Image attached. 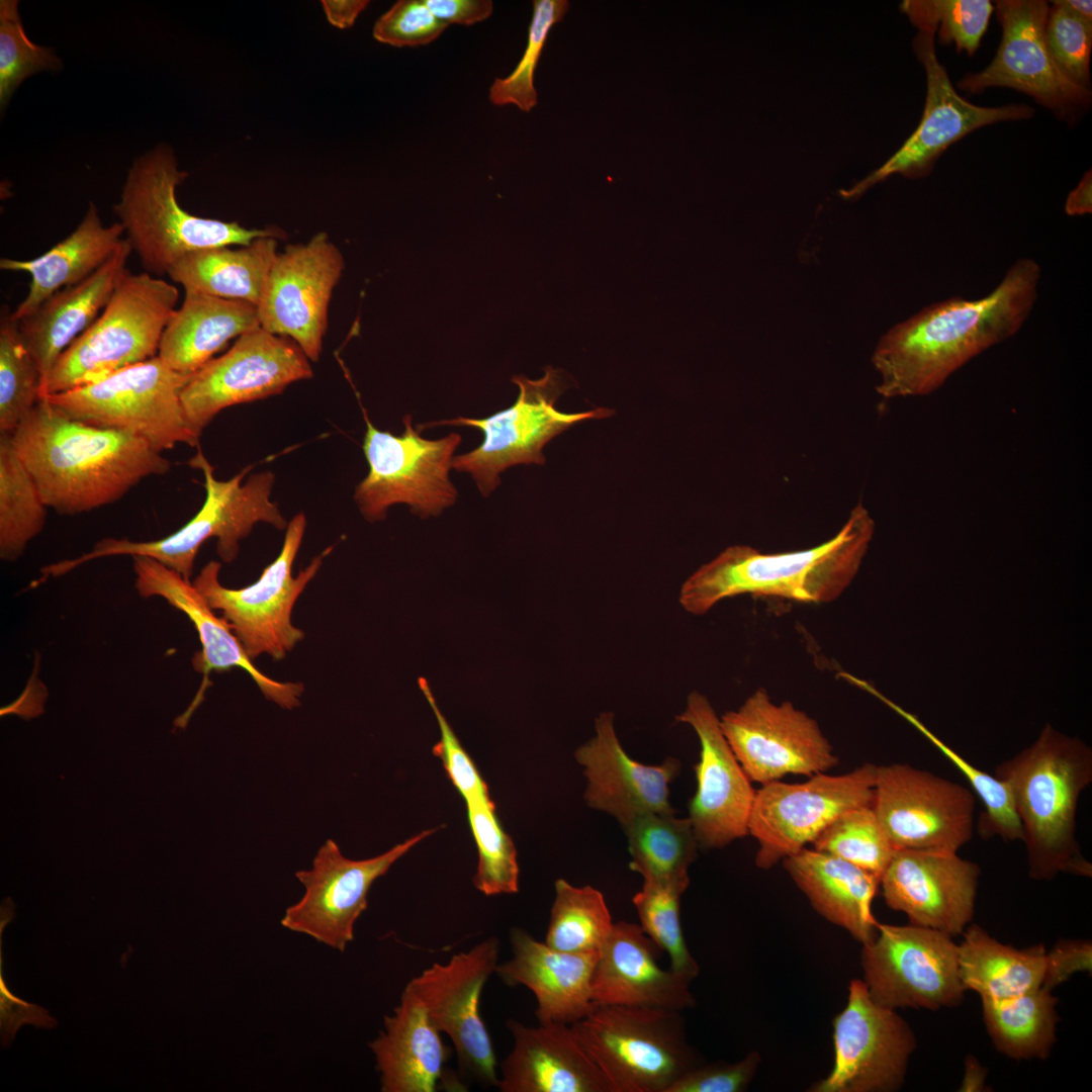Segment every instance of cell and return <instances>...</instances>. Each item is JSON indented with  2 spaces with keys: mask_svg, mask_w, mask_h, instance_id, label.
<instances>
[{
  "mask_svg": "<svg viewBox=\"0 0 1092 1092\" xmlns=\"http://www.w3.org/2000/svg\"><path fill=\"white\" fill-rule=\"evenodd\" d=\"M1039 265L1019 258L992 292L925 306L891 328L872 356L885 398L927 395L965 364L1014 336L1037 299Z\"/></svg>",
  "mask_w": 1092,
  "mask_h": 1092,
  "instance_id": "1",
  "label": "cell"
},
{
  "mask_svg": "<svg viewBox=\"0 0 1092 1092\" xmlns=\"http://www.w3.org/2000/svg\"><path fill=\"white\" fill-rule=\"evenodd\" d=\"M48 508L74 516L111 505L171 463L125 432L71 419L46 398L11 435Z\"/></svg>",
  "mask_w": 1092,
  "mask_h": 1092,
  "instance_id": "2",
  "label": "cell"
},
{
  "mask_svg": "<svg viewBox=\"0 0 1092 1092\" xmlns=\"http://www.w3.org/2000/svg\"><path fill=\"white\" fill-rule=\"evenodd\" d=\"M874 532L873 518L857 503L840 530L815 547L782 553H763L749 545L727 547L687 578L679 604L700 616L724 599L745 594L801 603L833 602L858 572Z\"/></svg>",
  "mask_w": 1092,
  "mask_h": 1092,
  "instance_id": "3",
  "label": "cell"
},
{
  "mask_svg": "<svg viewBox=\"0 0 1092 1092\" xmlns=\"http://www.w3.org/2000/svg\"><path fill=\"white\" fill-rule=\"evenodd\" d=\"M1022 828L1028 874L1052 880L1061 873L1091 878L1092 864L1076 838V814L1092 782V749L1046 724L1036 741L997 765Z\"/></svg>",
  "mask_w": 1092,
  "mask_h": 1092,
  "instance_id": "4",
  "label": "cell"
},
{
  "mask_svg": "<svg viewBox=\"0 0 1092 1092\" xmlns=\"http://www.w3.org/2000/svg\"><path fill=\"white\" fill-rule=\"evenodd\" d=\"M188 176L177 168L173 151L159 146L136 159L120 200L113 206L145 272L162 276L186 255L224 246H248L262 237L281 238L278 229H246L236 221L205 218L186 211L176 189Z\"/></svg>",
  "mask_w": 1092,
  "mask_h": 1092,
  "instance_id": "5",
  "label": "cell"
},
{
  "mask_svg": "<svg viewBox=\"0 0 1092 1092\" xmlns=\"http://www.w3.org/2000/svg\"><path fill=\"white\" fill-rule=\"evenodd\" d=\"M189 465L202 471L206 495L201 509L179 530L152 541L101 539L81 556L48 565V575L61 576L99 558L129 555L153 558L190 580L196 555L208 539H217L219 557L231 562L239 553L240 540L250 534L256 523L265 522L279 530L287 527L277 504L270 499L272 472L254 474L242 483L251 469L246 467L233 478L221 481L214 477V468L201 450L189 460Z\"/></svg>",
  "mask_w": 1092,
  "mask_h": 1092,
  "instance_id": "6",
  "label": "cell"
},
{
  "mask_svg": "<svg viewBox=\"0 0 1092 1092\" xmlns=\"http://www.w3.org/2000/svg\"><path fill=\"white\" fill-rule=\"evenodd\" d=\"M178 299L172 283L126 269L99 316L55 363L41 386V398L156 357Z\"/></svg>",
  "mask_w": 1092,
  "mask_h": 1092,
  "instance_id": "7",
  "label": "cell"
},
{
  "mask_svg": "<svg viewBox=\"0 0 1092 1092\" xmlns=\"http://www.w3.org/2000/svg\"><path fill=\"white\" fill-rule=\"evenodd\" d=\"M571 1025L611 1092H668L701 1064L680 1011L595 1005Z\"/></svg>",
  "mask_w": 1092,
  "mask_h": 1092,
  "instance_id": "8",
  "label": "cell"
},
{
  "mask_svg": "<svg viewBox=\"0 0 1092 1092\" xmlns=\"http://www.w3.org/2000/svg\"><path fill=\"white\" fill-rule=\"evenodd\" d=\"M190 376L172 370L156 356L94 383L42 398L71 419L128 433L163 452L180 443H199L181 402Z\"/></svg>",
  "mask_w": 1092,
  "mask_h": 1092,
  "instance_id": "9",
  "label": "cell"
},
{
  "mask_svg": "<svg viewBox=\"0 0 1092 1092\" xmlns=\"http://www.w3.org/2000/svg\"><path fill=\"white\" fill-rule=\"evenodd\" d=\"M512 381L519 386L520 393L514 404L506 410L482 419L460 417L418 426L421 429L439 425L467 426L483 434L478 447L452 459V467L469 473L483 496L489 495L500 484L499 474L507 468L517 464H544L543 448L557 435L580 422L614 414L606 407L580 413L557 410L555 402L566 384L560 371L552 367H548L539 379L515 376Z\"/></svg>",
  "mask_w": 1092,
  "mask_h": 1092,
  "instance_id": "10",
  "label": "cell"
},
{
  "mask_svg": "<svg viewBox=\"0 0 1092 1092\" xmlns=\"http://www.w3.org/2000/svg\"><path fill=\"white\" fill-rule=\"evenodd\" d=\"M305 527L302 513L291 519L279 555L248 586L236 589L221 585V564L215 560L205 564L192 581L209 607L221 612L251 660L264 653L280 660L304 638L302 630L292 625L291 612L332 551V547L327 548L293 577L292 564Z\"/></svg>",
  "mask_w": 1092,
  "mask_h": 1092,
  "instance_id": "11",
  "label": "cell"
},
{
  "mask_svg": "<svg viewBox=\"0 0 1092 1092\" xmlns=\"http://www.w3.org/2000/svg\"><path fill=\"white\" fill-rule=\"evenodd\" d=\"M366 433L362 449L369 466L356 486L354 499L369 521L385 518L388 508L406 504L421 518L438 516L454 505L457 490L449 479L453 454L461 442L458 433L428 440L403 418L404 431L393 435L376 429L363 410Z\"/></svg>",
  "mask_w": 1092,
  "mask_h": 1092,
  "instance_id": "12",
  "label": "cell"
},
{
  "mask_svg": "<svg viewBox=\"0 0 1092 1092\" xmlns=\"http://www.w3.org/2000/svg\"><path fill=\"white\" fill-rule=\"evenodd\" d=\"M877 764L864 762L839 776L820 772L800 784L762 785L755 797L748 833L758 843L755 864L769 870L797 853L844 811L873 805Z\"/></svg>",
  "mask_w": 1092,
  "mask_h": 1092,
  "instance_id": "13",
  "label": "cell"
},
{
  "mask_svg": "<svg viewBox=\"0 0 1092 1092\" xmlns=\"http://www.w3.org/2000/svg\"><path fill=\"white\" fill-rule=\"evenodd\" d=\"M861 966L872 998L891 1009L953 1007L966 991L958 944L928 927L878 923L875 939L862 945Z\"/></svg>",
  "mask_w": 1092,
  "mask_h": 1092,
  "instance_id": "14",
  "label": "cell"
},
{
  "mask_svg": "<svg viewBox=\"0 0 1092 1092\" xmlns=\"http://www.w3.org/2000/svg\"><path fill=\"white\" fill-rule=\"evenodd\" d=\"M312 375L309 359L293 340L258 328L191 374L181 402L190 428L200 438L222 410L279 394Z\"/></svg>",
  "mask_w": 1092,
  "mask_h": 1092,
  "instance_id": "15",
  "label": "cell"
},
{
  "mask_svg": "<svg viewBox=\"0 0 1092 1092\" xmlns=\"http://www.w3.org/2000/svg\"><path fill=\"white\" fill-rule=\"evenodd\" d=\"M873 808L897 850L958 852L973 836L974 794L908 763L877 765Z\"/></svg>",
  "mask_w": 1092,
  "mask_h": 1092,
  "instance_id": "16",
  "label": "cell"
},
{
  "mask_svg": "<svg viewBox=\"0 0 1092 1092\" xmlns=\"http://www.w3.org/2000/svg\"><path fill=\"white\" fill-rule=\"evenodd\" d=\"M934 28L919 29L913 50L926 74V99L921 120L902 147L881 167L840 193L857 198L876 184L899 174L909 178L927 176L937 159L956 142L972 131L1000 121L1028 119L1034 110L1026 104L978 106L962 97L937 59Z\"/></svg>",
  "mask_w": 1092,
  "mask_h": 1092,
  "instance_id": "17",
  "label": "cell"
},
{
  "mask_svg": "<svg viewBox=\"0 0 1092 1092\" xmlns=\"http://www.w3.org/2000/svg\"><path fill=\"white\" fill-rule=\"evenodd\" d=\"M720 726L749 780L760 785L787 775L809 778L839 761L816 720L789 701L776 704L763 688L723 714Z\"/></svg>",
  "mask_w": 1092,
  "mask_h": 1092,
  "instance_id": "18",
  "label": "cell"
},
{
  "mask_svg": "<svg viewBox=\"0 0 1092 1092\" xmlns=\"http://www.w3.org/2000/svg\"><path fill=\"white\" fill-rule=\"evenodd\" d=\"M833 1068L811 1091H896L916 1049L909 1024L878 1004L859 979L849 983L847 1004L833 1020Z\"/></svg>",
  "mask_w": 1092,
  "mask_h": 1092,
  "instance_id": "19",
  "label": "cell"
},
{
  "mask_svg": "<svg viewBox=\"0 0 1092 1092\" xmlns=\"http://www.w3.org/2000/svg\"><path fill=\"white\" fill-rule=\"evenodd\" d=\"M499 941L490 936L447 963H434L406 985L423 1002L433 1025L446 1033L461 1071L497 1087L496 1057L479 1013L482 989L498 965Z\"/></svg>",
  "mask_w": 1092,
  "mask_h": 1092,
  "instance_id": "20",
  "label": "cell"
},
{
  "mask_svg": "<svg viewBox=\"0 0 1092 1092\" xmlns=\"http://www.w3.org/2000/svg\"><path fill=\"white\" fill-rule=\"evenodd\" d=\"M1049 8L1042 0L996 1L1002 27L997 53L984 70L964 76L959 88L968 94L990 87L1012 88L1063 118L1087 107L1091 91L1068 79L1049 50L1044 33Z\"/></svg>",
  "mask_w": 1092,
  "mask_h": 1092,
  "instance_id": "21",
  "label": "cell"
},
{
  "mask_svg": "<svg viewBox=\"0 0 1092 1092\" xmlns=\"http://www.w3.org/2000/svg\"><path fill=\"white\" fill-rule=\"evenodd\" d=\"M435 831L424 830L377 856L360 860L344 856L338 844L328 839L314 856L311 869L295 873L304 894L285 910L282 926L345 951L354 939L357 919L367 908V895L374 881Z\"/></svg>",
  "mask_w": 1092,
  "mask_h": 1092,
  "instance_id": "22",
  "label": "cell"
},
{
  "mask_svg": "<svg viewBox=\"0 0 1092 1092\" xmlns=\"http://www.w3.org/2000/svg\"><path fill=\"white\" fill-rule=\"evenodd\" d=\"M340 250L325 232L277 253L258 308L260 327L293 340L310 361L322 354L333 290L344 270Z\"/></svg>",
  "mask_w": 1092,
  "mask_h": 1092,
  "instance_id": "23",
  "label": "cell"
},
{
  "mask_svg": "<svg viewBox=\"0 0 1092 1092\" xmlns=\"http://www.w3.org/2000/svg\"><path fill=\"white\" fill-rule=\"evenodd\" d=\"M677 721L697 733L701 750L695 765L697 791L689 802V819L703 848H721L748 835L755 797L751 781L727 742L708 698L694 691Z\"/></svg>",
  "mask_w": 1092,
  "mask_h": 1092,
  "instance_id": "24",
  "label": "cell"
},
{
  "mask_svg": "<svg viewBox=\"0 0 1092 1092\" xmlns=\"http://www.w3.org/2000/svg\"><path fill=\"white\" fill-rule=\"evenodd\" d=\"M132 563L139 595L144 599L161 597L166 600L189 618L199 636L201 650L193 657V666L203 673V680L190 706L174 720L176 727L186 728L210 686L212 670L221 672L241 667L251 675L266 699L288 710L300 705L303 684L272 679L254 666L230 623L214 614L190 580L147 556H132Z\"/></svg>",
  "mask_w": 1092,
  "mask_h": 1092,
  "instance_id": "25",
  "label": "cell"
},
{
  "mask_svg": "<svg viewBox=\"0 0 1092 1092\" xmlns=\"http://www.w3.org/2000/svg\"><path fill=\"white\" fill-rule=\"evenodd\" d=\"M980 874L977 863L958 852L898 849L880 886L886 904L906 914L910 924L952 937L973 918Z\"/></svg>",
  "mask_w": 1092,
  "mask_h": 1092,
  "instance_id": "26",
  "label": "cell"
},
{
  "mask_svg": "<svg viewBox=\"0 0 1092 1092\" xmlns=\"http://www.w3.org/2000/svg\"><path fill=\"white\" fill-rule=\"evenodd\" d=\"M574 756L586 778V804L612 815L622 827L648 813L674 812L668 787L680 770L679 760L667 757L647 765L632 759L618 739L612 712L599 714L594 737Z\"/></svg>",
  "mask_w": 1092,
  "mask_h": 1092,
  "instance_id": "27",
  "label": "cell"
},
{
  "mask_svg": "<svg viewBox=\"0 0 1092 1092\" xmlns=\"http://www.w3.org/2000/svg\"><path fill=\"white\" fill-rule=\"evenodd\" d=\"M659 950L639 924L614 923L593 973V1002L680 1012L694 1007L692 981L660 968Z\"/></svg>",
  "mask_w": 1092,
  "mask_h": 1092,
  "instance_id": "28",
  "label": "cell"
},
{
  "mask_svg": "<svg viewBox=\"0 0 1092 1092\" xmlns=\"http://www.w3.org/2000/svg\"><path fill=\"white\" fill-rule=\"evenodd\" d=\"M514 1045L500 1063L502 1092H611L571 1024L506 1023Z\"/></svg>",
  "mask_w": 1092,
  "mask_h": 1092,
  "instance_id": "29",
  "label": "cell"
},
{
  "mask_svg": "<svg viewBox=\"0 0 1092 1092\" xmlns=\"http://www.w3.org/2000/svg\"><path fill=\"white\" fill-rule=\"evenodd\" d=\"M513 957L495 974L508 986H524L537 1000L539 1023L572 1024L595 1007L592 978L599 952L555 949L515 927L510 933Z\"/></svg>",
  "mask_w": 1092,
  "mask_h": 1092,
  "instance_id": "30",
  "label": "cell"
},
{
  "mask_svg": "<svg viewBox=\"0 0 1092 1092\" xmlns=\"http://www.w3.org/2000/svg\"><path fill=\"white\" fill-rule=\"evenodd\" d=\"M131 252L124 239L111 258L89 277L55 292L16 322L22 341L38 364L42 384L59 357L99 316L127 269Z\"/></svg>",
  "mask_w": 1092,
  "mask_h": 1092,
  "instance_id": "31",
  "label": "cell"
},
{
  "mask_svg": "<svg viewBox=\"0 0 1092 1092\" xmlns=\"http://www.w3.org/2000/svg\"><path fill=\"white\" fill-rule=\"evenodd\" d=\"M418 995L406 985L383 1030L370 1043L382 1092H435L447 1079L448 1049Z\"/></svg>",
  "mask_w": 1092,
  "mask_h": 1092,
  "instance_id": "32",
  "label": "cell"
},
{
  "mask_svg": "<svg viewBox=\"0 0 1092 1092\" xmlns=\"http://www.w3.org/2000/svg\"><path fill=\"white\" fill-rule=\"evenodd\" d=\"M783 866L812 907L846 929L862 945L872 942L878 923L872 903L880 886L873 874L835 855L804 847Z\"/></svg>",
  "mask_w": 1092,
  "mask_h": 1092,
  "instance_id": "33",
  "label": "cell"
},
{
  "mask_svg": "<svg viewBox=\"0 0 1092 1092\" xmlns=\"http://www.w3.org/2000/svg\"><path fill=\"white\" fill-rule=\"evenodd\" d=\"M124 233L120 222L104 225L93 202L78 226L46 253L29 260L1 258L0 269L30 275L26 296L11 312L18 322L34 311L55 292L79 283L116 252Z\"/></svg>",
  "mask_w": 1092,
  "mask_h": 1092,
  "instance_id": "34",
  "label": "cell"
},
{
  "mask_svg": "<svg viewBox=\"0 0 1092 1092\" xmlns=\"http://www.w3.org/2000/svg\"><path fill=\"white\" fill-rule=\"evenodd\" d=\"M260 327L256 305L185 291L184 300L167 324L158 357L172 370L191 375L210 361L230 340Z\"/></svg>",
  "mask_w": 1092,
  "mask_h": 1092,
  "instance_id": "35",
  "label": "cell"
},
{
  "mask_svg": "<svg viewBox=\"0 0 1092 1092\" xmlns=\"http://www.w3.org/2000/svg\"><path fill=\"white\" fill-rule=\"evenodd\" d=\"M232 247L190 253L175 263L167 275L185 291L243 300L257 306L277 255V239L262 237L248 246Z\"/></svg>",
  "mask_w": 1092,
  "mask_h": 1092,
  "instance_id": "36",
  "label": "cell"
},
{
  "mask_svg": "<svg viewBox=\"0 0 1092 1092\" xmlns=\"http://www.w3.org/2000/svg\"><path fill=\"white\" fill-rule=\"evenodd\" d=\"M1045 953L1042 944L1024 949L1003 944L973 924L958 944L960 978L981 999L1017 996L1041 987Z\"/></svg>",
  "mask_w": 1092,
  "mask_h": 1092,
  "instance_id": "37",
  "label": "cell"
},
{
  "mask_svg": "<svg viewBox=\"0 0 1092 1092\" xmlns=\"http://www.w3.org/2000/svg\"><path fill=\"white\" fill-rule=\"evenodd\" d=\"M631 856L629 867L644 883L689 887V868L699 846L693 825L674 812L648 813L623 827Z\"/></svg>",
  "mask_w": 1092,
  "mask_h": 1092,
  "instance_id": "38",
  "label": "cell"
},
{
  "mask_svg": "<svg viewBox=\"0 0 1092 1092\" xmlns=\"http://www.w3.org/2000/svg\"><path fill=\"white\" fill-rule=\"evenodd\" d=\"M1058 999L1039 987L1002 999H982L983 1019L998 1051L1013 1059H1045L1056 1041Z\"/></svg>",
  "mask_w": 1092,
  "mask_h": 1092,
  "instance_id": "39",
  "label": "cell"
},
{
  "mask_svg": "<svg viewBox=\"0 0 1092 1092\" xmlns=\"http://www.w3.org/2000/svg\"><path fill=\"white\" fill-rule=\"evenodd\" d=\"M48 507L11 435L0 434V558L15 561L44 528Z\"/></svg>",
  "mask_w": 1092,
  "mask_h": 1092,
  "instance_id": "40",
  "label": "cell"
},
{
  "mask_svg": "<svg viewBox=\"0 0 1092 1092\" xmlns=\"http://www.w3.org/2000/svg\"><path fill=\"white\" fill-rule=\"evenodd\" d=\"M614 926L601 891L577 887L564 879L555 882V898L545 942L558 950L574 953L600 951Z\"/></svg>",
  "mask_w": 1092,
  "mask_h": 1092,
  "instance_id": "41",
  "label": "cell"
},
{
  "mask_svg": "<svg viewBox=\"0 0 1092 1092\" xmlns=\"http://www.w3.org/2000/svg\"><path fill=\"white\" fill-rule=\"evenodd\" d=\"M42 375L7 305L0 317V434L12 435L41 399Z\"/></svg>",
  "mask_w": 1092,
  "mask_h": 1092,
  "instance_id": "42",
  "label": "cell"
},
{
  "mask_svg": "<svg viewBox=\"0 0 1092 1092\" xmlns=\"http://www.w3.org/2000/svg\"><path fill=\"white\" fill-rule=\"evenodd\" d=\"M814 849L842 858L881 880L896 848L883 829L873 805L838 815L813 841Z\"/></svg>",
  "mask_w": 1092,
  "mask_h": 1092,
  "instance_id": "43",
  "label": "cell"
},
{
  "mask_svg": "<svg viewBox=\"0 0 1092 1092\" xmlns=\"http://www.w3.org/2000/svg\"><path fill=\"white\" fill-rule=\"evenodd\" d=\"M469 826L474 837L478 862L473 884L486 896L519 891V864L512 838L504 831L489 798L466 801Z\"/></svg>",
  "mask_w": 1092,
  "mask_h": 1092,
  "instance_id": "44",
  "label": "cell"
},
{
  "mask_svg": "<svg viewBox=\"0 0 1092 1092\" xmlns=\"http://www.w3.org/2000/svg\"><path fill=\"white\" fill-rule=\"evenodd\" d=\"M687 888L679 884L643 883L632 902L642 930L667 952L669 969L693 981L700 968L687 945L680 923V897Z\"/></svg>",
  "mask_w": 1092,
  "mask_h": 1092,
  "instance_id": "45",
  "label": "cell"
},
{
  "mask_svg": "<svg viewBox=\"0 0 1092 1092\" xmlns=\"http://www.w3.org/2000/svg\"><path fill=\"white\" fill-rule=\"evenodd\" d=\"M901 10L919 29L935 28L940 44L973 56L986 32L994 5L989 0H906Z\"/></svg>",
  "mask_w": 1092,
  "mask_h": 1092,
  "instance_id": "46",
  "label": "cell"
},
{
  "mask_svg": "<svg viewBox=\"0 0 1092 1092\" xmlns=\"http://www.w3.org/2000/svg\"><path fill=\"white\" fill-rule=\"evenodd\" d=\"M569 9L567 0H535L528 29V42L515 70L505 78H495L489 87V100L496 106L516 105L529 112L537 104L534 75L552 26Z\"/></svg>",
  "mask_w": 1092,
  "mask_h": 1092,
  "instance_id": "47",
  "label": "cell"
},
{
  "mask_svg": "<svg viewBox=\"0 0 1092 1092\" xmlns=\"http://www.w3.org/2000/svg\"><path fill=\"white\" fill-rule=\"evenodd\" d=\"M899 712L912 722L949 759L974 789L984 805V811L978 820V833L980 836L982 838L998 836L1005 841H1022V828L1007 786L995 776H991L971 764L935 737L915 717L901 710Z\"/></svg>",
  "mask_w": 1092,
  "mask_h": 1092,
  "instance_id": "48",
  "label": "cell"
},
{
  "mask_svg": "<svg viewBox=\"0 0 1092 1092\" xmlns=\"http://www.w3.org/2000/svg\"><path fill=\"white\" fill-rule=\"evenodd\" d=\"M18 1H0V104L9 102L16 88L27 77L58 70L60 60L48 48L33 43L25 34L18 13Z\"/></svg>",
  "mask_w": 1092,
  "mask_h": 1092,
  "instance_id": "49",
  "label": "cell"
},
{
  "mask_svg": "<svg viewBox=\"0 0 1092 1092\" xmlns=\"http://www.w3.org/2000/svg\"><path fill=\"white\" fill-rule=\"evenodd\" d=\"M1052 3L1044 27L1051 55L1068 79L1081 87L1088 88L1092 22L1070 10L1060 0Z\"/></svg>",
  "mask_w": 1092,
  "mask_h": 1092,
  "instance_id": "50",
  "label": "cell"
},
{
  "mask_svg": "<svg viewBox=\"0 0 1092 1092\" xmlns=\"http://www.w3.org/2000/svg\"><path fill=\"white\" fill-rule=\"evenodd\" d=\"M425 0H398L373 26L374 38L396 48L431 43L447 28Z\"/></svg>",
  "mask_w": 1092,
  "mask_h": 1092,
  "instance_id": "51",
  "label": "cell"
},
{
  "mask_svg": "<svg viewBox=\"0 0 1092 1092\" xmlns=\"http://www.w3.org/2000/svg\"><path fill=\"white\" fill-rule=\"evenodd\" d=\"M419 686L437 718L441 732L433 753L441 759L451 783L465 802L489 798L486 783L438 708L426 678L420 677Z\"/></svg>",
  "mask_w": 1092,
  "mask_h": 1092,
  "instance_id": "52",
  "label": "cell"
},
{
  "mask_svg": "<svg viewBox=\"0 0 1092 1092\" xmlns=\"http://www.w3.org/2000/svg\"><path fill=\"white\" fill-rule=\"evenodd\" d=\"M759 1063L755 1051L733 1064L701 1063L685 1073L668 1092H741L753 1079Z\"/></svg>",
  "mask_w": 1092,
  "mask_h": 1092,
  "instance_id": "53",
  "label": "cell"
},
{
  "mask_svg": "<svg viewBox=\"0 0 1092 1092\" xmlns=\"http://www.w3.org/2000/svg\"><path fill=\"white\" fill-rule=\"evenodd\" d=\"M2 951L0 952V1027L2 1045L7 1046L14 1038L18 1028L22 1024H32L35 1027L53 1028L57 1025L55 1018L48 1011L35 1004L26 1002L14 996L7 988L2 974Z\"/></svg>",
  "mask_w": 1092,
  "mask_h": 1092,
  "instance_id": "54",
  "label": "cell"
},
{
  "mask_svg": "<svg viewBox=\"0 0 1092 1092\" xmlns=\"http://www.w3.org/2000/svg\"><path fill=\"white\" fill-rule=\"evenodd\" d=\"M1092 944L1087 940L1058 941L1045 953V968L1042 987L1052 991L1066 982L1076 972L1091 973Z\"/></svg>",
  "mask_w": 1092,
  "mask_h": 1092,
  "instance_id": "55",
  "label": "cell"
},
{
  "mask_svg": "<svg viewBox=\"0 0 1092 1092\" xmlns=\"http://www.w3.org/2000/svg\"><path fill=\"white\" fill-rule=\"evenodd\" d=\"M425 3L446 25H472L487 19L493 10L490 0H425Z\"/></svg>",
  "mask_w": 1092,
  "mask_h": 1092,
  "instance_id": "56",
  "label": "cell"
},
{
  "mask_svg": "<svg viewBox=\"0 0 1092 1092\" xmlns=\"http://www.w3.org/2000/svg\"><path fill=\"white\" fill-rule=\"evenodd\" d=\"M328 21L340 28L351 27L359 14L368 6L367 0H323Z\"/></svg>",
  "mask_w": 1092,
  "mask_h": 1092,
  "instance_id": "57",
  "label": "cell"
},
{
  "mask_svg": "<svg viewBox=\"0 0 1092 1092\" xmlns=\"http://www.w3.org/2000/svg\"><path fill=\"white\" fill-rule=\"evenodd\" d=\"M1065 211L1072 216L1092 212V175L1090 170L1084 174L1077 187L1069 193Z\"/></svg>",
  "mask_w": 1092,
  "mask_h": 1092,
  "instance_id": "58",
  "label": "cell"
},
{
  "mask_svg": "<svg viewBox=\"0 0 1092 1092\" xmlns=\"http://www.w3.org/2000/svg\"><path fill=\"white\" fill-rule=\"evenodd\" d=\"M966 1073L961 1086V1091H982L985 1088L986 1072L979 1062L973 1058L966 1059Z\"/></svg>",
  "mask_w": 1092,
  "mask_h": 1092,
  "instance_id": "59",
  "label": "cell"
},
{
  "mask_svg": "<svg viewBox=\"0 0 1092 1092\" xmlns=\"http://www.w3.org/2000/svg\"><path fill=\"white\" fill-rule=\"evenodd\" d=\"M1060 2L1068 7L1070 10L1084 18L1085 20L1092 22V2L1088 0H1060Z\"/></svg>",
  "mask_w": 1092,
  "mask_h": 1092,
  "instance_id": "60",
  "label": "cell"
}]
</instances>
